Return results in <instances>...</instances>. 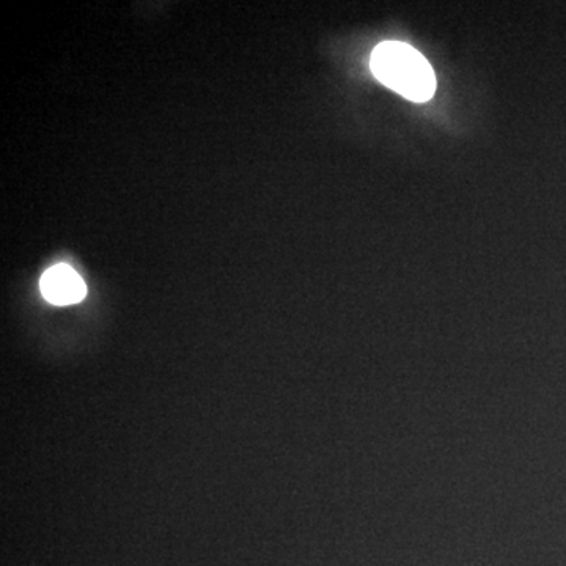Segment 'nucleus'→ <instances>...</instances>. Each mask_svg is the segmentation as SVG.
<instances>
[{
	"label": "nucleus",
	"mask_w": 566,
	"mask_h": 566,
	"mask_svg": "<svg viewBox=\"0 0 566 566\" xmlns=\"http://www.w3.org/2000/svg\"><path fill=\"white\" fill-rule=\"evenodd\" d=\"M370 66L376 80L411 102L423 103L433 96L434 71L409 44L398 41L378 44L371 54Z\"/></svg>",
	"instance_id": "1"
},
{
	"label": "nucleus",
	"mask_w": 566,
	"mask_h": 566,
	"mask_svg": "<svg viewBox=\"0 0 566 566\" xmlns=\"http://www.w3.org/2000/svg\"><path fill=\"white\" fill-rule=\"evenodd\" d=\"M41 293L50 303L70 305L80 303L87 294V286L81 275L69 264H57L41 277Z\"/></svg>",
	"instance_id": "2"
}]
</instances>
